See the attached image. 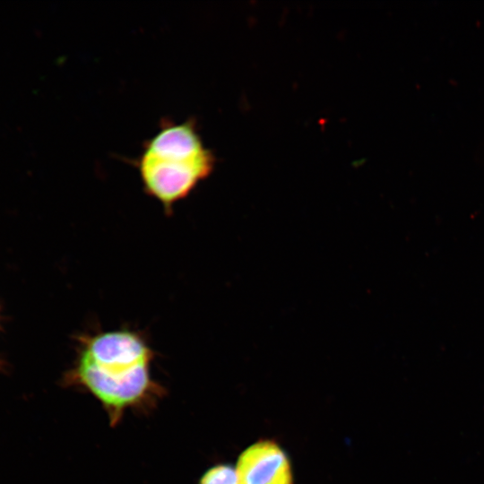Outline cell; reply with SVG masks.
Masks as SVG:
<instances>
[{
	"instance_id": "277c9868",
	"label": "cell",
	"mask_w": 484,
	"mask_h": 484,
	"mask_svg": "<svg viewBox=\"0 0 484 484\" xmlns=\"http://www.w3.org/2000/svg\"><path fill=\"white\" fill-rule=\"evenodd\" d=\"M199 484H241L236 469L227 464L215 465L207 470Z\"/></svg>"
},
{
	"instance_id": "7a4b0ae2",
	"label": "cell",
	"mask_w": 484,
	"mask_h": 484,
	"mask_svg": "<svg viewBox=\"0 0 484 484\" xmlns=\"http://www.w3.org/2000/svg\"><path fill=\"white\" fill-rule=\"evenodd\" d=\"M215 159L203 143L196 122L164 121L146 141L136 160L143 190L170 215L213 170Z\"/></svg>"
},
{
	"instance_id": "3957f363",
	"label": "cell",
	"mask_w": 484,
	"mask_h": 484,
	"mask_svg": "<svg viewBox=\"0 0 484 484\" xmlns=\"http://www.w3.org/2000/svg\"><path fill=\"white\" fill-rule=\"evenodd\" d=\"M236 471L241 484H293L286 454L270 439H261L244 450Z\"/></svg>"
},
{
	"instance_id": "6da1fadb",
	"label": "cell",
	"mask_w": 484,
	"mask_h": 484,
	"mask_svg": "<svg viewBox=\"0 0 484 484\" xmlns=\"http://www.w3.org/2000/svg\"><path fill=\"white\" fill-rule=\"evenodd\" d=\"M77 340V357L67 381L102 404L111 426L128 409L149 404L161 394L151 373L154 351L140 332L99 331L82 333Z\"/></svg>"
}]
</instances>
